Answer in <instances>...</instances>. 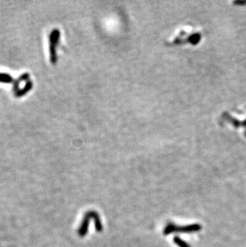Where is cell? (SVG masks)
Listing matches in <instances>:
<instances>
[{"mask_svg": "<svg viewBox=\"0 0 246 247\" xmlns=\"http://www.w3.org/2000/svg\"><path fill=\"white\" fill-rule=\"evenodd\" d=\"M33 86V84L31 81H29L28 83L26 84V86H24L23 89H18V91L15 92V95L17 97H22L23 96L24 94H26L28 93L29 91H31V88Z\"/></svg>", "mask_w": 246, "mask_h": 247, "instance_id": "3", "label": "cell"}, {"mask_svg": "<svg viewBox=\"0 0 246 247\" xmlns=\"http://www.w3.org/2000/svg\"><path fill=\"white\" fill-rule=\"evenodd\" d=\"M201 38V34L198 31L193 30H181L178 34L174 39L173 43L174 44H184V43H191L196 44L199 42Z\"/></svg>", "mask_w": 246, "mask_h": 247, "instance_id": "1", "label": "cell"}, {"mask_svg": "<svg viewBox=\"0 0 246 247\" xmlns=\"http://www.w3.org/2000/svg\"><path fill=\"white\" fill-rule=\"evenodd\" d=\"M12 77L5 73H0V83H10L12 82Z\"/></svg>", "mask_w": 246, "mask_h": 247, "instance_id": "4", "label": "cell"}, {"mask_svg": "<svg viewBox=\"0 0 246 247\" xmlns=\"http://www.w3.org/2000/svg\"><path fill=\"white\" fill-rule=\"evenodd\" d=\"M60 35L61 34L58 29L53 30L50 34V61L54 64L57 62L56 47L59 42Z\"/></svg>", "mask_w": 246, "mask_h": 247, "instance_id": "2", "label": "cell"}]
</instances>
